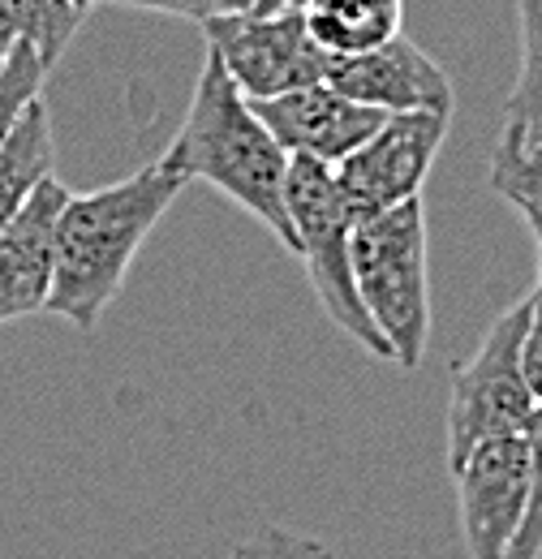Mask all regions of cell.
Wrapping results in <instances>:
<instances>
[{"instance_id":"obj_1","label":"cell","mask_w":542,"mask_h":559,"mask_svg":"<svg viewBox=\"0 0 542 559\" xmlns=\"http://www.w3.org/2000/svg\"><path fill=\"white\" fill-rule=\"evenodd\" d=\"M190 181L173 164L155 159L126 181L69 194L57 215V267L48 314L73 323L78 332H95L104 310L126 288L142 241Z\"/></svg>"},{"instance_id":"obj_2","label":"cell","mask_w":542,"mask_h":559,"mask_svg":"<svg viewBox=\"0 0 542 559\" xmlns=\"http://www.w3.org/2000/svg\"><path fill=\"white\" fill-rule=\"evenodd\" d=\"M186 181H207L237 207H246L263 228L280 237L288 254H297V233L284 203L288 151L275 142L255 104L241 95L224 61L207 48L203 73L195 82V99L168 151L160 155Z\"/></svg>"},{"instance_id":"obj_3","label":"cell","mask_w":542,"mask_h":559,"mask_svg":"<svg viewBox=\"0 0 542 559\" xmlns=\"http://www.w3.org/2000/svg\"><path fill=\"white\" fill-rule=\"evenodd\" d=\"M353 280L388 336L397 366L417 370L431 341V272H426V211L422 194L353 224Z\"/></svg>"},{"instance_id":"obj_4","label":"cell","mask_w":542,"mask_h":559,"mask_svg":"<svg viewBox=\"0 0 542 559\" xmlns=\"http://www.w3.org/2000/svg\"><path fill=\"white\" fill-rule=\"evenodd\" d=\"M284 203H288V219L297 233V259L306 263L310 288H315L319 306L328 310V319L370 357L397 361V353L388 345V336L379 332V323L370 319V310L357 293V280H353V250H349L353 219L340 199L337 168L315 155H288Z\"/></svg>"},{"instance_id":"obj_5","label":"cell","mask_w":542,"mask_h":559,"mask_svg":"<svg viewBox=\"0 0 542 559\" xmlns=\"http://www.w3.org/2000/svg\"><path fill=\"white\" fill-rule=\"evenodd\" d=\"M530 328V297L504 310L474 357H466L452 370L448 388V418H444V439H448V465L457 469L478 443L499 439V435H521L530 414L539 409V396L526 379L521 366V345Z\"/></svg>"},{"instance_id":"obj_6","label":"cell","mask_w":542,"mask_h":559,"mask_svg":"<svg viewBox=\"0 0 542 559\" xmlns=\"http://www.w3.org/2000/svg\"><path fill=\"white\" fill-rule=\"evenodd\" d=\"M207 48L224 61L233 82L250 104L288 95L297 86L323 82L332 70V57L315 44L302 4L275 9V13H228L203 22Z\"/></svg>"},{"instance_id":"obj_7","label":"cell","mask_w":542,"mask_h":559,"mask_svg":"<svg viewBox=\"0 0 542 559\" xmlns=\"http://www.w3.org/2000/svg\"><path fill=\"white\" fill-rule=\"evenodd\" d=\"M448 117L452 112H431V108L388 112V121L370 139L357 151H349L340 164H332L340 199L353 224L422 194L435 168V155L448 139Z\"/></svg>"},{"instance_id":"obj_8","label":"cell","mask_w":542,"mask_h":559,"mask_svg":"<svg viewBox=\"0 0 542 559\" xmlns=\"http://www.w3.org/2000/svg\"><path fill=\"white\" fill-rule=\"evenodd\" d=\"M452 474H457L461 534H466L470 559H508L530 503L526 430L478 443Z\"/></svg>"},{"instance_id":"obj_9","label":"cell","mask_w":542,"mask_h":559,"mask_svg":"<svg viewBox=\"0 0 542 559\" xmlns=\"http://www.w3.org/2000/svg\"><path fill=\"white\" fill-rule=\"evenodd\" d=\"M255 112L263 117V126L288 155H315L323 164H340L349 151H357L388 121L384 108H370L344 95L328 78L297 86L288 95H275V99H259Z\"/></svg>"},{"instance_id":"obj_10","label":"cell","mask_w":542,"mask_h":559,"mask_svg":"<svg viewBox=\"0 0 542 559\" xmlns=\"http://www.w3.org/2000/svg\"><path fill=\"white\" fill-rule=\"evenodd\" d=\"M66 199V186L48 177L0 228V323L48 310L52 267H57V215Z\"/></svg>"},{"instance_id":"obj_11","label":"cell","mask_w":542,"mask_h":559,"mask_svg":"<svg viewBox=\"0 0 542 559\" xmlns=\"http://www.w3.org/2000/svg\"><path fill=\"white\" fill-rule=\"evenodd\" d=\"M328 82L370 108H384V112H417V108L452 112L448 73L409 35H392L388 44L357 52V57H337L328 70Z\"/></svg>"},{"instance_id":"obj_12","label":"cell","mask_w":542,"mask_h":559,"mask_svg":"<svg viewBox=\"0 0 542 559\" xmlns=\"http://www.w3.org/2000/svg\"><path fill=\"white\" fill-rule=\"evenodd\" d=\"M315 44L337 61L357 57L401 35L405 0H302Z\"/></svg>"},{"instance_id":"obj_13","label":"cell","mask_w":542,"mask_h":559,"mask_svg":"<svg viewBox=\"0 0 542 559\" xmlns=\"http://www.w3.org/2000/svg\"><path fill=\"white\" fill-rule=\"evenodd\" d=\"M57 164V139H52V117L44 99H35L17 130L0 142V228L22 211V203L35 194L39 181L52 177Z\"/></svg>"},{"instance_id":"obj_14","label":"cell","mask_w":542,"mask_h":559,"mask_svg":"<svg viewBox=\"0 0 542 559\" xmlns=\"http://www.w3.org/2000/svg\"><path fill=\"white\" fill-rule=\"evenodd\" d=\"M491 190L512 203L526 219H542V151L521 130H508L491 151Z\"/></svg>"},{"instance_id":"obj_15","label":"cell","mask_w":542,"mask_h":559,"mask_svg":"<svg viewBox=\"0 0 542 559\" xmlns=\"http://www.w3.org/2000/svg\"><path fill=\"white\" fill-rule=\"evenodd\" d=\"M0 17L13 26L17 39H26L44 66L52 70L57 57L69 48L78 22H82V9L78 0H0Z\"/></svg>"},{"instance_id":"obj_16","label":"cell","mask_w":542,"mask_h":559,"mask_svg":"<svg viewBox=\"0 0 542 559\" xmlns=\"http://www.w3.org/2000/svg\"><path fill=\"white\" fill-rule=\"evenodd\" d=\"M521 17V73L508 95L504 126L530 130L542 117V0H517Z\"/></svg>"},{"instance_id":"obj_17","label":"cell","mask_w":542,"mask_h":559,"mask_svg":"<svg viewBox=\"0 0 542 559\" xmlns=\"http://www.w3.org/2000/svg\"><path fill=\"white\" fill-rule=\"evenodd\" d=\"M44 78H48L44 57H39L26 39H17V44H13V52H9V66L0 70V142L17 130L22 112L39 99Z\"/></svg>"},{"instance_id":"obj_18","label":"cell","mask_w":542,"mask_h":559,"mask_svg":"<svg viewBox=\"0 0 542 559\" xmlns=\"http://www.w3.org/2000/svg\"><path fill=\"white\" fill-rule=\"evenodd\" d=\"M526 448H530V503L508 559H542V405L526 421Z\"/></svg>"},{"instance_id":"obj_19","label":"cell","mask_w":542,"mask_h":559,"mask_svg":"<svg viewBox=\"0 0 542 559\" xmlns=\"http://www.w3.org/2000/svg\"><path fill=\"white\" fill-rule=\"evenodd\" d=\"M228 559H340L328 543L293 530H263L246 543H233Z\"/></svg>"},{"instance_id":"obj_20","label":"cell","mask_w":542,"mask_h":559,"mask_svg":"<svg viewBox=\"0 0 542 559\" xmlns=\"http://www.w3.org/2000/svg\"><path fill=\"white\" fill-rule=\"evenodd\" d=\"M138 9H155V13H173V17H190V22H211V17H228V13H246L255 9V0H121Z\"/></svg>"},{"instance_id":"obj_21","label":"cell","mask_w":542,"mask_h":559,"mask_svg":"<svg viewBox=\"0 0 542 559\" xmlns=\"http://www.w3.org/2000/svg\"><path fill=\"white\" fill-rule=\"evenodd\" d=\"M13 44H17V35H13V26L0 17V70L9 66V52H13Z\"/></svg>"},{"instance_id":"obj_22","label":"cell","mask_w":542,"mask_h":559,"mask_svg":"<svg viewBox=\"0 0 542 559\" xmlns=\"http://www.w3.org/2000/svg\"><path fill=\"white\" fill-rule=\"evenodd\" d=\"M508 130H512V126H508ZM521 134H526V142H530V146H539V151H542V117L530 126V130H521Z\"/></svg>"},{"instance_id":"obj_23","label":"cell","mask_w":542,"mask_h":559,"mask_svg":"<svg viewBox=\"0 0 542 559\" xmlns=\"http://www.w3.org/2000/svg\"><path fill=\"white\" fill-rule=\"evenodd\" d=\"M91 4H95V0H78V9H82V13H86V9H91Z\"/></svg>"}]
</instances>
